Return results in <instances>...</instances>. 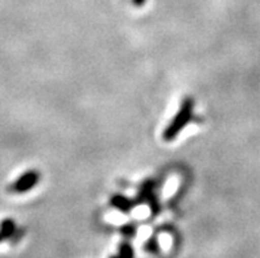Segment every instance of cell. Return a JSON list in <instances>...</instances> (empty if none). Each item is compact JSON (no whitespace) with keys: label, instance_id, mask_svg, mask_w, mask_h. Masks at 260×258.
I'll use <instances>...</instances> for the list:
<instances>
[{"label":"cell","instance_id":"cell-1","mask_svg":"<svg viewBox=\"0 0 260 258\" xmlns=\"http://www.w3.org/2000/svg\"><path fill=\"white\" fill-rule=\"evenodd\" d=\"M193 114H194V100L190 96H186L182 100L178 111L172 118L171 123L165 127L164 132H162V140L165 142H171V141L176 140L186 128V125L191 121Z\"/></svg>","mask_w":260,"mask_h":258},{"label":"cell","instance_id":"cell-2","mask_svg":"<svg viewBox=\"0 0 260 258\" xmlns=\"http://www.w3.org/2000/svg\"><path fill=\"white\" fill-rule=\"evenodd\" d=\"M41 179V174L36 169H29V170L24 171L21 175H19L16 179L13 180L8 187V191L11 194H16V195H23V194L29 193L30 190L39 185Z\"/></svg>","mask_w":260,"mask_h":258},{"label":"cell","instance_id":"cell-3","mask_svg":"<svg viewBox=\"0 0 260 258\" xmlns=\"http://www.w3.org/2000/svg\"><path fill=\"white\" fill-rule=\"evenodd\" d=\"M110 206L112 208L118 209L119 212L129 213L132 209L135 208L136 202L128 196L123 195V194H112L110 198Z\"/></svg>","mask_w":260,"mask_h":258},{"label":"cell","instance_id":"cell-4","mask_svg":"<svg viewBox=\"0 0 260 258\" xmlns=\"http://www.w3.org/2000/svg\"><path fill=\"white\" fill-rule=\"evenodd\" d=\"M156 189V180L152 179V178H148L145 179L144 182L140 185L138 190V194H136L135 202L136 204H143V203H147V200L149 199V196L155 193Z\"/></svg>","mask_w":260,"mask_h":258},{"label":"cell","instance_id":"cell-5","mask_svg":"<svg viewBox=\"0 0 260 258\" xmlns=\"http://www.w3.org/2000/svg\"><path fill=\"white\" fill-rule=\"evenodd\" d=\"M16 231L17 226L13 219L7 217V219H3L0 222V235L3 236L4 241L12 239L13 236L16 235Z\"/></svg>","mask_w":260,"mask_h":258},{"label":"cell","instance_id":"cell-6","mask_svg":"<svg viewBox=\"0 0 260 258\" xmlns=\"http://www.w3.org/2000/svg\"><path fill=\"white\" fill-rule=\"evenodd\" d=\"M144 252H148L151 254H158L160 253V244L156 236H152L144 244Z\"/></svg>","mask_w":260,"mask_h":258},{"label":"cell","instance_id":"cell-7","mask_svg":"<svg viewBox=\"0 0 260 258\" xmlns=\"http://www.w3.org/2000/svg\"><path fill=\"white\" fill-rule=\"evenodd\" d=\"M119 231H120L123 237H125V239H132V237H135L136 233H138V227H136V224H134V223H125V224H123V226L120 227Z\"/></svg>","mask_w":260,"mask_h":258},{"label":"cell","instance_id":"cell-8","mask_svg":"<svg viewBox=\"0 0 260 258\" xmlns=\"http://www.w3.org/2000/svg\"><path fill=\"white\" fill-rule=\"evenodd\" d=\"M118 255L119 257H134V255H135V250L132 248L131 242H120L118 248Z\"/></svg>","mask_w":260,"mask_h":258},{"label":"cell","instance_id":"cell-9","mask_svg":"<svg viewBox=\"0 0 260 258\" xmlns=\"http://www.w3.org/2000/svg\"><path fill=\"white\" fill-rule=\"evenodd\" d=\"M147 204L149 206V209H151L152 215L156 216L158 212H160V209H161V206H160V200H158L156 193H153L151 196H149V199L147 200Z\"/></svg>","mask_w":260,"mask_h":258},{"label":"cell","instance_id":"cell-10","mask_svg":"<svg viewBox=\"0 0 260 258\" xmlns=\"http://www.w3.org/2000/svg\"><path fill=\"white\" fill-rule=\"evenodd\" d=\"M145 2L147 0H132V3H134L135 7H143L145 4Z\"/></svg>","mask_w":260,"mask_h":258},{"label":"cell","instance_id":"cell-11","mask_svg":"<svg viewBox=\"0 0 260 258\" xmlns=\"http://www.w3.org/2000/svg\"><path fill=\"white\" fill-rule=\"evenodd\" d=\"M4 241V239H3V236L0 235V242H3Z\"/></svg>","mask_w":260,"mask_h":258}]
</instances>
